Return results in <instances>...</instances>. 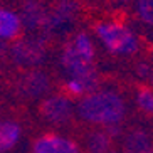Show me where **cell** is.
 Listing matches in <instances>:
<instances>
[{
    "instance_id": "3957f363",
    "label": "cell",
    "mask_w": 153,
    "mask_h": 153,
    "mask_svg": "<svg viewBox=\"0 0 153 153\" xmlns=\"http://www.w3.org/2000/svg\"><path fill=\"white\" fill-rule=\"evenodd\" d=\"M93 37L113 57H135L141 51L140 34L121 19H103L94 24Z\"/></svg>"
},
{
    "instance_id": "e0dca14e",
    "label": "cell",
    "mask_w": 153,
    "mask_h": 153,
    "mask_svg": "<svg viewBox=\"0 0 153 153\" xmlns=\"http://www.w3.org/2000/svg\"><path fill=\"white\" fill-rule=\"evenodd\" d=\"M111 2H113V5H114L118 10L131 9V4H133V0H111Z\"/></svg>"
},
{
    "instance_id": "30bf717a",
    "label": "cell",
    "mask_w": 153,
    "mask_h": 153,
    "mask_svg": "<svg viewBox=\"0 0 153 153\" xmlns=\"http://www.w3.org/2000/svg\"><path fill=\"white\" fill-rule=\"evenodd\" d=\"M19 15H20V20H22V27L30 30L32 34H37L42 29H45L47 10L44 9V5L39 0H25Z\"/></svg>"
},
{
    "instance_id": "d6986e66",
    "label": "cell",
    "mask_w": 153,
    "mask_h": 153,
    "mask_svg": "<svg viewBox=\"0 0 153 153\" xmlns=\"http://www.w3.org/2000/svg\"><path fill=\"white\" fill-rule=\"evenodd\" d=\"M93 2H108V0H93Z\"/></svg>"
},
{
    "instance_id": "277c9868",
    "label": "cell",
    "mask_w": 153,
    "mask_h": 153,
    "mask_svg": "<svg viewBox=\"0 0 153 153\" xmlns=\"http://www.w3.org/2000/svg\"><path fill=\"white\" fill-rule=\"evenodd\" d=\"M45 56H47L45 42L37 34L25 39L19 37L17 41L12 42L10 47L12 62L24 69H37V66L45 61Z\"/></svg>"
},
{
    "instance_id": "5bb4252c",
    "label": "cell",
    "mask_w": 153,
    "mask_h": 153,
    "mask_svg": "<svg viewBox=\"0 0 153 153\" xmlns=\"http://www.w3.org/2000/svg\"><path fill=\"white\" fill-rule=\"evenodd\" d=\"M131 12L141 27L153 30V0H133Z\"/></svg>"
},
{
    "instance_id": "7a4b0ae2",
    "label": "cell",
    "mask_w": 153,
    "mask_h": 153,
    "mask_svg": "<svg viewBox=\"0 0 153 153\" xmlns=\"http://www.w3.org/2000/svg\"><path fill=\"white\" fill-rule=\"evenodd\" d=\"M76 116L86 125L106 130L114 138L128 116V101L114 88L98 86L77 99Z\"/></svg>"
},
{
    "instance_id": "ba28073f",
    "label": "cell",
    "mask_w": 153,
    "mask_h": 153,
    "mask_svg": "<svg viewBox=\"0 0 153 153\" xmlns=\"http://www.w3.org/2000/svg\"><path fill=\"white\" fill-rule=\"evenodd\" d=\"M17 91L22 98L27 99H44L51 91V79L44 71L29 69L24 72L17 82Z\"/></svg>"
},
{
    "instance_id": "52a82bcc",
    "label": "cell",
    "mask_w": 153,
    "mask_h": 153,
    "mask_svg": "<svg viewBox=\"0 0 153 153\" xmlns=\"http://www.w3.org/2000/svg\"><path fill=\"white\" fill-rule=\"evenodd\" d=\"M32 153H81V146L71 136L51 131L34 140Z\"/></svg>"
},
{
    "instance_id": "ac0fdd59",
    "label": "cell",
    "mask_w": 153,
    "mask_h": 153,
    "mask_svg": "<svg viewBox=\"0 0 153 153\" xmlns=\"http://www.w3.org/2000/svg\"><path fill=\"white\" fill-rule=\"evenodd\" d=\"M150 82H152V88H153V62H152V71H150Z\"/></svg>"
},
{
    "instance_id": "4fadbf2b",
    "label": "cell",
    "mask_w": 153,
    "mask_h": 153,
    "mask_svg": "<svg viewBox=\"0 0 153 153\" xmlns=\"http://www.w3.org/2000/svg\"><path fill=\"white\" fill-rule=\"evenodd\" d=\"M113 146V136L106 130H91L84 138V148L88 153H109Z\"/></svg>"
},
{
    "instance_id": "ffe728a7",
    "label": "cell",
    "mask_w": 153,
    "mask_h": 153,
    "mask_svg": "<svg viewBox=\"0 0 153 153\" xmlns=\"http://www.w3.org/2000/svg\"><path fill=\"white\" fill-rule=\"evenodd\" d=\"M109 153H118V152H109Z\"/></svg>"
},
{
    "instance_id": "8992f818",
    "label": "cell",
    "mask_w": 153,
    "mask_h": 153,
    "mask_svg": "<svg viewBox=\"0 0 153 153\" xmlns=\"http://www.w3.org/2000/svg\"><path fill=\"white\" fill-rule=\"evenodd\" d=\"M77 15H79V4L76 0H57V4L51 10H47V22L44 30L66 34L76 24Z\"/></svg>"
},
{
    "instance_id": "9a60e30c",
    "label": "cell",
    "mask_w": 153,
    "mask_h": 153,
    "mask_svg": "<svg viewBox=\"0 0 153 153\" xmlns=\"http://www.w3.org/2000/svg\"><path fill=\"white\" fill-rule=\"evenodd\" d=\"M135 106L143 114H153V88L152 86H140L135 91Z\"/></svg>"
},
{
    "instance_id": "7c38bea8",
    "label": "cell",
    "mask_w": 153,
    "mask_h": 153,
    "mask_svg": "<svg viewBox=\"0 0 153 153\" xmlns=\"http://www.w3.org/2000/svg\"><path fill=\"white\" fill-rule=\"evenodd\" d=\"M22 126L20 123L10 118L0 120V153H9L20 143Z\"/></svg>"
},
{
    "instance_id": "6da1fadb",
    "label": "cell",
    "mask_w": 153,
    "mask_h": 153,
    "mask_svg": "<svg viewBox=\"0 0 153 153\" xmlns=\"http://www.w3.org/2000/svg\"><path fill=\"white\" fill-rule=\"evenodd\" d=\"M96 56V41L86 30L76 32L61 49L59 64L64 74V91L72 99L82 98L99 86Z\"/></svg>"
},
{
    "instance_id": "5b68a950",
    "label": "cell",
    "mask_w": 153,
    "mask_h": 153,
    "mask_svg": "<svg viewBox=\"0 0 153 153\" xmlns=\"http://www.w3.org/2000/svg\"><path fill=\"white\" fill-rule=\"evenodd\" d=\"M41 116L51 126H66L76 116V103L66 93L47 94L41 103Z\"/></svg>"
},
{
    "instance_id": "8fae6325",
    "label": "cell",
    "mask_w": 153,
    "mask_h": 153,
    "mask_svg": "<svg viewBox=\"0 0 153 153\" xmlns=\"http://www.w3.org/2000/svg\"><path fill=\"white\" fill-rule=\"evenodd\" d=\"M121 150V153H153V135L145 128H133L123 136Z\"/></svg>"
},
{
    "instance_id": "9c48e42d",
    "label": "cell",
    "mask_w": 153,
    "mask_h": 153,
    "mask_svg": "<svg viewBox=\"0 0 153 153\" xmlns=\"http://www.w3.org/2000/svg\"><path fill=\"white\" fill-rule=\"evenodd\" d=\"M22 30V20L17 10L9 5H0V44L17 41Z\"/></svg>"
},
{
    "instance_id": "2e32d148",
    "label": "cell",
    "mask_w": 153,
    "mask_h": 153,
    "mask_svg": "<svg viewBox=\"0 0 153 153\" xmlns=\"http://www.w3.org/2000/svg\"><path fill=\"white\" fill-rule=\"evenodd\" d=\"M150 71H152V62L146 59H140L135 64V76L140 81H148L150 79Z\"/></svg>"
}]
</instances>
